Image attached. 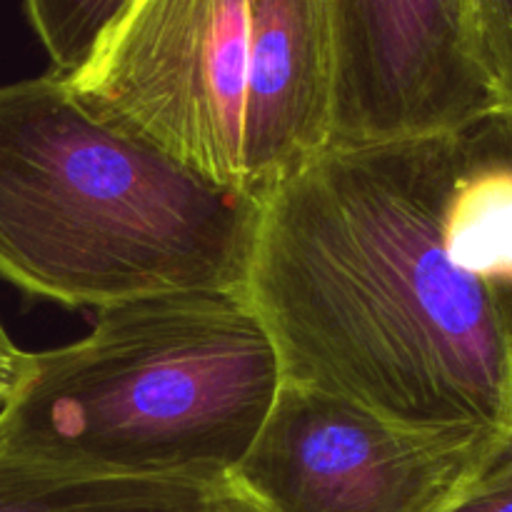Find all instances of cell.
Listing matches in <instances>:
<instances>
[{"mask_svg": "<svg viewBox=\"0 0 512 512\" xmlns=\"http://www.w3.org/2000/svg\"><path fill=\"white\" fill-rule=\"evenodd\" d=\"M453 160V135L328 145L263 200L245 295L283 383L512 433L498 300L445 238Z\"/></svg>", "mask_w": 512, "mask_h": 512, "instance_id": "6da1fadb", "label": "cell"}, {"mask_svg": "<svg viewBox=\"0 0 512 512\" xmlns=\"http://www.w3.org/2000/svg\"><path fill=\"white\" fill-rule=\"evenodd\" d=\"M328 145L455 135L493 113L468 0H328Z\"/></svg>", "mask_w": 512, "mask_h": 512, "instance_id": "8992f818", "label": "cell"}, {"mask_svg": "<svg viewBox=\"0 0 512 512\" xmlns=\"http://www.w3.org/2000/svg\"><path fill=\"white\" fill-rule=\"evenodd\" d=\"M263 200L90 113L58 73L0 85V275L65 308L243 290Z\"/></svg>", "mask_w": 512, "mask_h": 512, "instance_id": "7a4b0ae2", "label": "cell"}, {"mask_svg": "<svg viewBox=\"0 0 512 512\" xmlns=\"http://www.w3.org/2000/svg\"><path fill=\"white\" fill-rule=\"evenodd\" d=\"M65 80L98 118L265 200L328 148V0H133Z\"/></svg>", "mask_w": 512, "mask_h": 512, "instance_id": "277c9868", "label": "cell"}, {"mask_svg": "<svg viewBox=\"0 0 512 512\" xmlns=\"http://www.w3.org/2000/svg\"><path fill=\"white\" fill-rule=\"evenodd\" d=\"M468 33L493 113L512 120V0H468Z\"/></svg>", "mask_w": 512, "mask_h": 512, "instance_id": "30bf717a", "label": "cell"}, {"mask_svg": "<svg viewBox=\"0 0 512 512\" xmlns=\"http://www.w3.org/2000/svg\"><path fill=\"white\" fill-rule=\"evenodd\" d=\"M445 238L460 268L490 288L512 285V120L485 115L453 135Z\"/></svg>", "mask_w": 512, "mask_h": 512, "instance_id": "52a82bcc", "label": "cell"}, {"mask_svg": "<svg viewBox=\"0 0 512 512\" xmlns=\"http://www.w3.org/2000/svg\"><path fill=\"white\" fill-rule=\"evenodd\" d=\"M440 512H512V438Z\"/></svg>", "mask_w": 512, "mask_h": 512, "instance_id": "8fae6325", "label": "cell"}, {"mask_svg": "<svg viewBox=\"0 0 512 512\" xmlns=\"http://www.w3.org/2000/svg\"><path fill=\"white\" fill-rule=\"evenodd\" d=\"M133 0H25L53 73L70 78L95 55Z\"/></svg>", "mask_w": 512, "mask_h": 512, "instance_id": "9c48e42d", "label": "cell"}, {"mask_svg": "<svg viewBox=\"0 0 512 512\" xmlns=\"http://www.w3.org/2000/svg\"><path fill=\"white\" fill-rule=\"evenodd\" d=\"M512 433L410 425L283 383L230 483L268 512H440Z\"/></svg>", "mask_w": 512, "mask_h": 512, "instance_id": "5b68a950", "label": "cell"}, {"mask_svg": "<svg viewBox=\"0 0 512 512\" xmlns=\"http://www.w3.org/2000/svg\"><path fill=\"white\" fill-rule=\"evenodd\" d=\"M28 360L30 353L20 350L10 340V335L5 333L3 323H0V408L8 403L13 390L18 388L20 378H23L25 368H28Z\"/></svg>", "mask_w": 512, "mask_h": 512, "instance_id": "7c38bea8", "label": "cell"}, {"mask_svg": "<svg viewBox=\"0 0 512 512\" xmlns=\"http://www.w3.org/2000/svg\"><path fill=\"white\" fill-rule=\"evenodd\" d=\"M220 488L78 473L0 453V512H208Z\"/></svg>", "mask_w": 512, "mask_h": 512, "instance_id": "ba28073f", "label": "cell"}, {"mask_svg": "<svg viewBox=\"0 0 512 512\" xmlns=\"http://www.w3.org/2000/svg\"><path fill=\"white\" fill-rule=\"evenodd\" d=\"M498 300L500 315H503L505 333H508V355H510V408H512V285L510 288H493Z\"/></svg>", "mask_w": 512, "mask_h": 512, "instance_id": "5bb4252c", "label": "cell"}, {"mask_svg": "<svg viewBox=\"0 0 512 512\" xmlns=\"http://www.w3.org/2000/svg\"><path fill=\"white\" fill-rule=\"evenodd\" d=\"M208 512H268L258 500L250 498L248 493H243L240 488H235L233 483H228L225 488L218 490V495L210 503Z\"/></svg>", "mask_w": 512, "mask_h": 512, "instance_id": "4fadbf2b", "label": "cell"}, {"mask_svg": "<svg viewBox=\"0 0 512 512\" xmlns=\"http://www.w3.org/2000/svg\"><path fill=\"white\" fill-rule=\"evenodd\" d=\"M283 385L243 290L98 310L78 343L30 353L0 408V453L110 478L228 485Z\"/></svg>", "mask_w": 512, "mask_h": 512, "instance_id": "3957f363", "label": "cell"}]
</instances>
